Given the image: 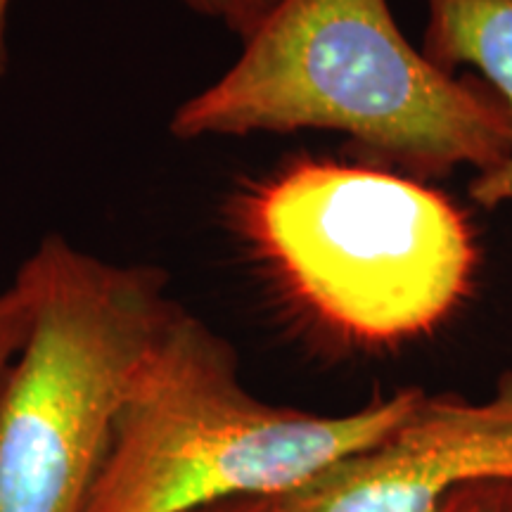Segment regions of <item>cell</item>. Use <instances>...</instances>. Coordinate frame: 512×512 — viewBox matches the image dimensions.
<instances>
[{
	"label": "cell",
	"mask_w": 512,
	"mask_h": 512,
	"mask_svg": "<svg viewBox=\"0 0 512 512\" xmlns=\"http://www.w3.org/2000/svg\"><path fill=\"white\" fill-rule=\"evenodd\" d=\"M294 131L342 133L375 166L425 183L484 174L512 150L505 102L415 48L389 0H280L169 119L178 140Z\"/></svg>",
	"instance_id": "1"
},
{
	"label": "cell",
	"mask_w": 512,
	"mask_h": 512,
	"mask_svg": "<svg viewBox=\"0 0 512 512\" xmlns=\"http://www.w3.org/2000/svg\"><path fill=\"white\" fill-rule=\"evenodd\" d=\"M422 389L342 415L273 406L240 380L238 351L176 302L140 363L83 512H200L280 498L382 441Z\"/></svg>",
	"instance_id": "2"
},
{
	"label": "cell",
	"mask_w": 512,
	"mask_h": 512,
	"mask_svg": "<svg viewBox=\"0 0 512 512\" xmlns=\"http://www.w3.org/2000/svg\"><path fill=\"white\" fill-rule=\"evenodd\" d=\"M242 228L320 323L361 344L432 335L475 290L479 247L465 211L375 164L285 166L249 192Z\"/></svg>",
	"instance_id": "3"
},
{
	"label": "cell",
	"mask_w": 512,
	"mask_h": 512,
	"mask_svg": "<svg viewBox=\"0 0 512 512\" xmlns=\"http://www.w3.org/2000/svg\"><path fill=\"white\" fill-rule=\"evenodd\" d=\"M12 283L29 328L0 370V512H83L128 387L176 306L169 275L48 235Z\"/></svg>",
	"instance_id": "4"
},
{
	"label": "cell",
	"mask_w": 512,
	"mask_h": 512,
	"mask_svg": "<svg viewBox=\"0 0 512 512\" xmlns=\"http://www.w3.org/2000/svg\"><path fill=\"white\" fill-rule=\"evenodd\" d=\"M486 484L512 486V370L484 399L422 392L382 441L271 501L275 512H437Z\"/></svg>",
	"instance_id": "5"
},
{
	"label": "cell",
	"mask_w": 512,
	"mask_h": 512,
	"mask_svg": "<svg viewBox=\"0 0 512 512\" xmlns=\"http://www.w3.org/2000/svg\"><path fill=\"white\" fill-rule=\"evenodd\" d=\"M420 50L446 72L475 69L508 107L512 121V0H425ZM482 209L512 207V150L496 169L467 185Z\"/></svg>",
	"instance_id": "6"
},
{
	"label": "cell",
	"mask_w": 512,
	"mask_h": 512,
	"mask_svg": "<svg viewBox=\"0 0 512 512\" xmlns=\"http://www.w3.org/2000/svg\"><path fill=\"white\" fill-rule=\"evenodd\" d=\"M195 15L219 22L240 41L252 34L280 0H181Z\"/></svg>",
	"instance_id": "7"
},
{
	"label": "cell",
	"mask_w": 512,
	"mask_h": 512,
	"mask_svg": "<svg viewBox=\"0 0 512 512\" xmlns=\"http://www.w3.org/2000/svg\"><path fill=\"white\" fill-rule=\"evenodd\" d=\"M29 328V306L19 287L12 283L0 292V370L12 361L22 347Z\"/></svg>",
	"instance_id": "8"
},
{
	"label": "cell",
	"mask_w": 512,
	"mask_h": 512,
	"mask_svg": "<svg viewBox=\"0 0 512 512\" xmlns=\"http://www.w3.org/2000/svg\"><path fill=\"white\" fill-rule=\"evenodd\" d=\"M437 512H512V486H472L448 496Z\"/></svg>",
	"instance_id": "9"
},
{
	"label": "cell",
	"mask_w": 512,
	"mask_h": 512,
	"mask_svg": "<svg viewBox=\"0 0 512 512\" xmlns=\"http://www.w3.org/2000/svg\"><path fill=\"white\" fill-rule=\"evenodd\" d=\"M200 512H275L271 498H245V501H230Z\"/></svg>",
	"instance_id": "10"
},
{
	"label": "cell",
	"mask_w": 512,
	"mask_h": 512,
	"mask_svg": "<svg viewBox=\"0 0 512 512\" xmlns=\"http://www.w3.org/2000/svg\"><path fill=\"white\" fill-rule=\"evenodd\" d=\"M12 0H0V81L8 74L10 53H8V12Z\"/></svg>",
	"instance_id": "11"
}]
</instances>
